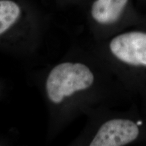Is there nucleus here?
Listing matches in <instances>:
<instances>
[{"mask_svg": "<svg viewBox=\"0 0 146 146\" xmlns=\"http://www.w3.org/2000/svg\"><path fill=\"white\" fill-rule=\"evenodd\" d=\"M35 79L47 109L49 141L92 110L133 98L91 45H72Z\"/></svg>", "mask_w": 146, "mask_h": 146, "instance_id": "nucleus-1", "label": "nucleus"}, {"mask_svg": "<svg viewBox=\"0 0 146 146\" xmlns=\"http://www.w3.org/2000/svg\"><path fill=\"white\" fill-rule=\"evenodd\" d=\"M91 46L131 96L146 85V19Z\"/></svg>", "mask_w": 146, "mask_h": 146, "instance_id": "nucleus-2", "label": "nucleus"}, {"mask_svg": "<svg viewBox=\"0 0 146 146\" xmlns=\"http://www.w3.org/2000/svg\"><path fill=\"white\" fill-rule=\"evenodd\" d=\"M83 129L72 145H146V116L136 105L118 111L104 106L90 111Z\"/></svg>", "mask_w": 146, "mask_h": 146, "instance_id": "nucleus-3", "label": "nucleus"}, {"mask_svg": "<svg viewBox=\"0 0 146 146\" xmlns=\"http://www.w3.org/2000/svg\"><path fill=\"white\" fill-rule=\"evenodd\" d=\"M48 25L46 14L33 0H0V39L19 59L39 52Z\"/></svg>", "mask_w": 146, "mask_h": 146, "instance_id": "nucleus-4", "label": "nucleus"}, {"mask_svg": "<svg viewBox=\"0 0 146 146\" xmlns=\"http://www.w3.org/2000/svg\"><path fill=\"white\" fill-rule=\"evenodd\" d=\"M84 8L92 41L108 39L146 19L135 0H89Z\"/></svg>", "mask_w": 146, "mask_h": 146, "instance_id": "nucleus-5", "label": "nucleus"}, {"mask_svg": "<svg viewBox=\"0 0 146 146\" xmlns=\"http://www.w3.org/2000/svg\"><path fill=\"white\" fill-rule=\"evenodd\" d=\"M89 0H54L55 3L60 7L79 6L85 8Z\"/></svg>", "mask_w": 146, "mask_h": 146, "instance_id": "nucleus-6", "label": "nucleus"}, {"mask_svg": "<svg viewBox=\"0 0 146 146\" xmlns=\"http://www.w3.org/2000/svg\"><path fill=\"white\" fill-rule=\"evenodd\" d=\"M140 100V110L146 116V85L139 93Z\"/></svg>", "mask_w": 146, "mask_h": 146, "instance_id": "nucleus-7", "label": "nucleus"}, {"mask_svg": "<svg viewBox=\"0 0 146 146\" xmlns=\"http://www.w3.org/2000/svg\"><path fill=\"white\" fill-rule=\"evenodd\" d=\"M138 3H141V4H145L146 0H135Z\"/></svg>", "mask_w": 146, "mask_h": 146, "instance_id": "nucleus-8", "label": "nucleus"}]
</instances>
